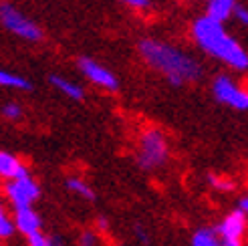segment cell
I'll use <instances>...</instances> for the list:
<instances>
[{"label":"cell","mask_w":248,"mask_h":246,"mask_svg":"<svg viewBox=\"0 0 248 246\" xmlns=\"http://www.w3.org/2000/svg\"><path fill=\"white\" fill-rule=\"evenodd\" d=\"M140 55L143 57L147 65L162 73L171 85H184L202 75V69L194 57H190L188 53H182L176 46L162 41L155 39L141 41Z\"/></svg>","instance_id":"6da1fadb"},{"label":"cell","mask_w":248,"mask_h":246,"mask_svg":"<svg viewBox=\"0 0 248 246\" xmlns=\"http://www.w3.org/2000/svg\"><path fill=\"white\" fill-rule=\"evenodd\" d=\"M194 39L200 45L208 55H212L220 61H224L236 71H246L248 69V53L244 48L226 34L224 24H220L208 16H202L194 22Z\"/></svg>","instance_id":"7a4b0ae2"},{"label":"cell","mask_w":248,"mask_h":246,"mask_svg":"<svg viewBox=\"0 0 248 246\" xmlns=\"http://www.w3.org/2000/svg\"><path fill=\"white\" fill-rule=\"evenodd\" d=\"M170 157V145H168V138L164 135V131H159L155 127H150L141 133L140 143H138V166L143 171H154L157 168H162Z\"/></svg>","instance_id":"3957f363"},{"label":"cell","mask_w":248,"mask_h":246,"mask_svg":"<svg viewBox=\"0 0 248 246\" xmlns=\"http://www.w3.org/2000/svg\"><path fill=\"white\" fill-rule=\"evenodd\" d=\"M0 24L24 41L36 43L43 39V31L39 24L32 22L27 15H22L16 6H12L10 2H0Z\"/></svg>","instance_id":"277c9868"},{"label":"cell","mask_w":248,"mask_h":246,"mask_svg":"<svg viewBox=\"0 0 248 246\" xmlns=\"http://www.w3.org/2000/svg\"><path fill=\"white\" fill-rule=\"evenodd\" d=\"M248 228V216L242 210H232L214 228L222 246H244V234Z\"/></svg>","instance_id":"5b68a950"},{"label":"cell","mask_w":248,"mask_h":246,"mask_svg":"<svg viewBox=\"0 0 248 246\" xmlns=\"http://www.w3.org/2000/svg\"><path fill=\"white\" fill-rule=\"evenodd\" d=\"M4 196L15 210L32 208V204L41 198V186L31 176L22 180H12L4 184Z\"/></svg>","instance_id":"8992f818"},{"label":"cell","mask_w":248,"mask_h":246,"mask_svg":"<svg viewBox=\"0 0 248 246\" xmlns=\"http://www.w3.org/2000/svg\"><path fill=\"white\" fill-rule=\"evenodd\" d=\"M212 93L214 97L232 109H238V111H246L248 109V91L238 87L228 75H218L212 83Z\"/></svg>","instance_id":"52a82bcc"},{"label":"cell","mask_w":248,"mask_h":246,"mask_svg":"<svg viewBox=\"0 0 248 246\" xmlns=\"http://www.w3.org/2000/svg\"><path fill=\"white\" fill-rule=\"evenodd\" d=\"M79 69H81V73H83V75L89 79L91 83L99 85V87H103V89H107V91H117V87H119L117 77H115L107 67L99 65L97 61H93V59H89V57H81V59H79Z\"/></svg>","instance_id":"ba28073f"},{"label":"cell","mask_w":248,"mask_h":246,"mask_svg":"<svg viewBox=\"0 0 248 246\" xmlns=\"http://www.w3.org/2000/svg\"><path fill=\"white\" fill-rule=\"evenodd\" d=\"M12 222H15L16 232H20L22 236H31L41 232L43 228V220L39 216V212L32 210V208H20V210H15V216H12Z\"/></svg>","instance_id":"9c48e42d"},{"label":"cell","mask_w":248,"mask_h":246,"mask_svg":"<svg viewBox=\"0 0 248 246\" xmlns=\"http://www.w3.org/2000/svg\"><path fill=\"white\" fill-rule=\"evenodd\" d=\"M29 176L31 171L20 162V157H16L10 152H0V178L12 182V180H22Z\"/></svg>","instance_id":"30bf717a"},{"label":"cell","mask_w":248,"mask_h":246,"mask_svg":"<svg viewBox=\"0 0 248 246\" xmlns=\"http://www.w3.org/2000/svg\"><path fill=\"white\" fill-rule=\"evenodd\" d=\"M234 8H236V0H210L206 16L224 24V20H228L234 15Z\"/></svg>","instance_id":"8fae6325"},{"label":"cell","mask_w":248,"mask_h":246,"mask_svg":"<svg viewBox=\"0 0 248 246\" xmlns=\"http://www.w3.org/2000/svg\"><path fill=\"white\" fill-rule=\"evenodd\" d=\"M48 81H51V85H55L61 93L67 95L69 99H73V101H81L85 97L83 87H81V85H77L75 81H69V79L61 77V75H51V77H48Z\"/></svg>","instance_id":"7c38bea8"},{"label":"cell","mask_w":248,"mask_h":246,"mask_svg":"<svg viewBox=\"0 0 248 246\" xmlns=\"http://www.w3.org/2000/svg\"><path fill=\"white\" fill-rule=\"evenodd\" d=\"M65 188H67L69 192H73L75 196H79V198L87 200V202H93V200H95L93 188H91L83 178H77V176L67 178V180H65Z\"/></svg>","instance_id":"4fadbf2b"},{"label":"cell","mask_w":248,"mask_h":246,"mask_svg":"<svg viewBox=\"0 0 248 246\" xmlns=\"http://www.w3.org/2000/svg\"><path fill=\"white\" fill-rule=\"evenodd\" d=\"M0 87H8V89H18V91H31L32 85L29 79H24L16 73L2 71L0 69Z\"/></svg>","instance_id":"5bb4252c"},{"label":"cell","mask_w":248,"mask_h":246,"mask_svg":"<svg viewBox=\"0 0 248 246\" xmlns=\"http://www.w3.org/2000/svg\"><path fill=\"white\" fill-rule=\"evenodd\" d=\"M192 246H222L214 228H198L192 234Z\"/></svg>","instance_id":"9a60e30c"},{"label":"cell","mask_w":248,"mask_h":246,"mask_svg":"<svg viewBox=\"0 0 248 246\" xmlns=\"http://www.w3.org/2000/svg\"><path fill=\"white\" fill-rule=\"evenodd\" d=\"M16 234V228H15V222L12 218L6 214L2 202H0V240H8Z\"/></svg>","instance_id":"2e32d148"},{"label":"cell","mask_w":248,"mask_h":246,"mask_svg":"<svg viewBox=\"0 0 248 246\" xmlns=\"http://www.w3.org/2000/svg\"><path fill=\"white\" fill-rule=\"evenodd\" d=\"M208 184H210V186H212L214 190H218V192H230V190H234V182H232V180L220 178V176H214V174L208 176Z\"/></svg>","instance_id":"e0dca14e"},{"label":"cell","mask_w":248,"mask_h":246,"mask_svg":"<svg viewBox=\"0 0 248 246\" xmlns=\"http://www.w3.org/2000/svg\"><path fill=\"white\" fill-rule=\"evenodd\" d=\"M77 246H99L97 232L95 230H83L77 238Z\"/></svg>","instance_id":"ac0fdd59"},{"label":"cell","mask_w":248,"mask_h":246,"mask_svg":"<svg viewBox=\"0 0 248 246\" xmlns=\"http://www.w3.org/2000/svg\"><path fill=\"white\" fill-rule=\"evenodd\" d=\"M2 115L10 121H18L22 117V107L18 103H4L2 105Z\"/></svg>","instance_id":"d6986e66"},{"label":"cell","mask_w":248,"mask_h":246,"mask_svg":"<svg viewBox=\"0 0 248 246\" xmlns=\"http://www.w3.org/2000/svg\"><path fill=\"white\" fill-rule=\"evenodd\" d=\"M48 242H51V236L43 234V230L36 232V234H31V236L27 238V244H29V246H48Z\"/></svg>","instance_id":"ffe728a7"},{"label":"cell","mask_w":248,"mask_h":246,"mask_svg":"<svg viewBox=\"0 0 248 246\" xmlns=\"http://www.w3.org/2000/svg\"><path fill=\"white\" fill-rule=\"evenodd\" d=\"M133 230H135V238H138L143 246H150V234L145 232V228H143V226H140V224H138Z\"/></svg>","instance_id":"44dd1931"},{"label":"cell","mask_w":248,"mask_h":246,"mask_svg":"<svg viewBox=\"0 0 248 246\" xmlns=\"http://www.w3.org/2000/svg\"><path fill=\"white\" fill-rule=\"evenodd\" d=\"M234 16H236L242 24H248V8L242 6V4H236V8H234Z\"/></svg>","instance_id":"7402d4cb"},{"label":"cell","mask_w":248,"mask_h":246,"mask_svg":"<svg viewBox=\"0 0 248 246\" xmlns=\"http://www.w3.org/2000/svg\"><path fill=\"white\" fill-rule=\"evenodd\" d=\"M123 2L133 6V8H147L150 6V0H123Z\"/></svg>","instance_id":"603a6c76"},{"label":"cell","mask_w":248,"mask_h":246,"mask_svg":"<svg viewBox=\"0 0 248 246\" xmlns=\"http://www.w3.org/2000/svg\"><path fill=\"white\" fill-rule=\"evenodd\" d=\"M97 228H99V230H107V228H109V220H107L105 216H99V218H97Z\"/></svg>","instance_id":"cb8c5ba5"},{"label":"cell","mask_w":248,"mask_h":246,"mask_svg":"<svg viewBox=\"0 0 248 246\" xmlns=\"http://www.w3.org/2000/svg\"><path fill=\"white\" fill-rule=\"evenodd\" d=\"M238 210H242L248 216V196H244V198L238 200Z\"/></svg>","instance_id":"d4e9b609"},{"label":"cell","mask_w":248,"mask_h":246,"mask_svg":"<svg viewBox=\"0 0 248 246\" xmlns=\"http://www.w3.org/2000/svg\"><path fill=\"white\" fill-rule=\"evenodd\" d=\"M48 246H65L63 240H61L59 236H51V242H48Z\"/></svg>","instance_id":"484cf974"},{"label":"cell","mask_w":248,"mask_h":246,"mask_svg":"<svg viewBox=\"0 0 248 246\" xmlns=\"http://www.w3.org/2000/svg\"><path fill=\"white\" fill-rule=\"evenodd\" d=\"M208 2H210V0H208Z\"/></svg>","instance_id":"4316f807"}]
</instances>
